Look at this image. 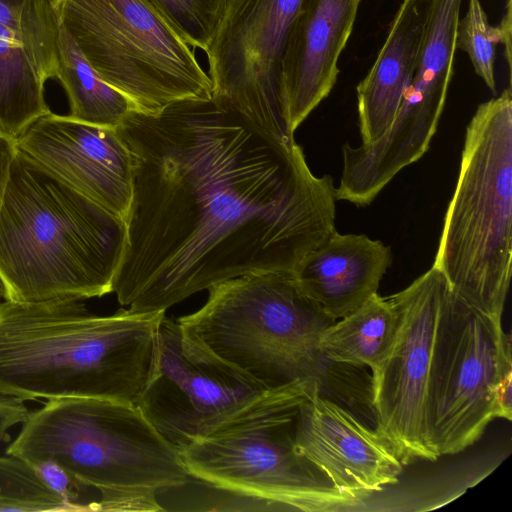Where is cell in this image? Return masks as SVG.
Listing matches in <instances>:
<instances>
[{
	"instance_id": "8992f818",
	"label": "cell",
	"mask_w": 512,
	"mask_h": 512,
	"mask_svg": "<svg viewBox=\"0 0 512 512\" xmlns=\"http://www.w3.org/2000/svg\"><path fill=\"white\" fill-rule=\"evenodd\" d=\"M314 377L264 391L207 436L179 450L189 477L272 509L332 512L359 502L340 494L295 450L301 405Z\"/></svg>"
},
{
	"instance_id": "3957f363",
	"label": "cell",
	"mask_w": 512,
	"mask_h": 512,
	"mask_svg": "<svg viewBox=\"0 0 512 512\" xmlns=\"http://www.w3.org/2000/svg\"><path fill=\"white\" fill-rule=\"evenodd\" d=\"M126 240L122 218L17 148L0 206V276L8 300L112 293Z\"/></svg>"
},
{
	"instance_id": "277c9868",
	"label": "cell",
	"mask_w": 512,
	"mask_h": 512,
	"mask_svg": "<svg viewBox=\"0 0 512 512\" xmlns=\"http://www.w3.org/2000/svg\"><path fill=\"white\" fill-rule=\"evenodd\" d=\"M6 454L32 466L50 462L75 489L96 490L92 511H163L158 493L189 479L178 450L136 405L108 399L48 400Z\"/></svg>"
},
{
	"instance_id": "2e32d148",
	"label": "cell",
	"mask_w": 512,
	"mask_h": 512,
	"mask_svg": "<svg viewBox=\"0 0 512 512\" xmlns=\"http://www.w3.org/2000/svg\"><path fill=\"white\" fill-rule=\"evenodd\" d=\"M361 0H301L281 68V101L294 133L333 89Z\"/></svg>"
},
{
	"instance_id": "ba28073f",
	"label": "cell",
	"mask_w": 512,
	"mask_h": 512,
	"mask_svg": "<svg viewBox=\"0 0 512 512\" xmlns=\"http://www.w3.org/2000/svg\"><path fill=\"white\" fill-rule=\"evenodd\" d=\"M59 25L137 112L212 99L194 49L144 0H51Z\"/></svg>"
},
{
	"instance_id": "d4e9b609",
	"label": "cell",
	"mask_w": 512,
	"mask_h": 512,
	"mask_svg": "<svg viewBox=\"0 0 512 512\" xmlns=\"http://www.w3.org/2000/svg\"><path fill=\"white\" fill-rule=\"evenodd\" d=\"M495 418H512V369L499 378L494 392Z\"/></svg>"
},
{
	"instance_id": "44dd1931",
	"label": "cell",
	"mask_w": 512,
	"mask_h": 512,
	"mask_svg": "<svg viewBox=\"0 0 512 512\" xmlns=\"http://www.w3.org/2000/svg\"><path fill=\"white\" fill-rule=\"evenodd\" d=\"M0 511H77L53 490L35 467L14 456H0Z\"/></svg>"
},
{
	"instance_id": "5b68a950",
	"label": "cell",
	"mask_w": 512,
	"mask_h": 512,
	"mask_svg": "<svg viewBox=\"0 0 512 512\" xmlns=\"http://www.w3.org/2000/svg\"><path fill=\"white\" fill-rule=\"evenodd\" d=\"M512 259V97L480 104L465 135L454 194L432 266L450 289L501 321Z\"/></svg>"
},
{
	"instance_id": "7c38bea8",
	"label": "cell",
	"mask_w": 512,
	"mask_h": 512,
	"mask_svg": "<svg viewBox=\"0 0 512 512\" xmlns=\"http://www.w3.org/2000/svg\"><path fill=\"white\" fill-rule=\"evenodd\" d=\"M444 275L434 266L391 295L399 322L391 349L372 370L371 402L376 431L403 465L435 461L427 441L425 406L434 340L445 294Z\"/></svg>"
},
{
	"instance_id": "4316f807",
	"label": "cell",
	"mask_w": 512,
	"mask_h": 512,
	"mask_svg": "<svg viewBox=\"0 0 512 512\" xmlns=\"http://www.w3.org/2000/svg\"><path fill=\"white\" fill-rule=\"evenodd\" d=\"M502 34V42L506 48V59L508 66H511V0L507 1L506 14L499 25Z\"/></svg>"
},
{
	"instance_id": "7a4b0ae2",
	"label": "cell",
	"mask_w": 512,
	"mask_h": 512,
	"mask_svg": "<svg viewBox=\"0 0 512 512\" xmlns=\"http://www.w3.org/2000/svg\"><path fill=\"white\" fill-rule=\"evenodd\" d=\"M164 313L99 316L72 298L0 302V397L137 405Z\"/></svg>"
},
{
	"instance_id": "4fadbf2b",
	"label": "cell",
	"mask_w": 512,
	"mask_h": 512,
	"mask_svg": "<svg viewBox=\"0 0 512 512\" xmlns=\"http://www.w3.org/2000/svg\"><path fill=\"white\" fill-rule=\"evenodd\" d=\"M17 148L50 173L125 221L134 165L116 128L95 126L52 112L16 139Z\"/></svg>"
},
{
	"instance_id": "52a82bcc",
	"label": "cell",
	"mask_w": 512,
	"mask_h": 512,
	"mask_svg": "<svg viewBox=\"0 0 512 512\" xmlns=\"http://www.w3.org/2000/svg\"><path fill=\"white\" fill-rule=\"evenodd\" d=\"M177 321L190 340L265 390L318 379L320 336L334 322L283 271L218 283L201 308Z\"/></svg>"
},
{
	"instance_id": "7402d4cb",
	"label": "cell",
	"mask_w": 512,
	"mask_h": 512,
	"mask_svg": "<svg viewBox=\"0 0 512 512\" xmlns=\"http://www.w3.org/2000/svg\"><path fill=\"white\" fill-rule=\"evenodd\" d=\"M193 49L206 51L226 0H144Z\"/></svg>"
},
{
	"instance_id": "e0dca14e",
	"label": "cell",
	"mask_w": 512,
	"mask_h": 512,
	"mask_svg": "<svg viewBox=\"0 0 512 512\" xmlns=\"http://www.w3.org/2000/svg\"><path fill=\"white\" fill-rule=\"evenodd\" d=\"M391 264V248L381 241L336 231L301 260L293 275L320 311L336 321L377 293Z\"/></svg>"
},
{
	"instance_id": "6da1fadb",
	"label": "cell",
	"mask_w": 512,
	"mask_h": 512,
	"mask_svg": "<svg viewBox=\"0 0 512 512\" xmlns=\"http://www.w3.org/2000/svg\"><path fill=\"white\" fill-rule=\"evenodd\" d=\"M133 157L127 240L112 293L133 312H166L239 276L293 273L335 228V187L302 148L209 101L116 128Z\"/></svg>"
},
{
	"instance_id": "9a60e30c",
	"label": "cell",
	"mask_w": 512,
	"mask_h": 512,
	"mask_svg": "<svg viewBox=\"0 0 512 512\" xmlns=\"http://www.w3.org/2000/svg\"><path fill=\"white\" fill-rule=\"evenodd\" d=\"M59 22L51 0H0V133L17 139L50 113L44 85L57 78Z\"/></svg>"
},
{
	"instance_id": "83f0119b",
	"label": "cell",
	"mask_w": 512,
	"mask_h": 512,
	"mask_svg": "<svg viewBox=\"0 0 512 512\" xmlns=\"http://www.w3.org/2000/svg\"><path fill=\"white\" fill-rule=\"evenodd\" d=\"M8 300V291L7 287L5 285V282L3 281L2 277L0 276V302Z\"/></svg>"
},
{
	"instance_id": "d6986e66",
	"label": "cell",
	"mask_w": 512,
	"mask_h": 512,
	"mask_svg": "<svg viewBox=\"0 0 512 512\" xmlns=\"http://www.w3.org/2000/svg\"><path fill=\"white\" fill-rule=\"evenodd\" d=\"M398 310L391 297L373 294L359 308L334 321L321 334L324 359L376 368L387 356L398 328Z\"/></svg>"
},
{
	"instance_id": "484cf974",
	"label": "cell",
	"mask_w": 512,
	"mask_h": 512,
	"mask_svg": "<svg viewBox=\"0 0 512 512\" xmlns=\"http://www.w3.org/2000/svg\"><path fill=\"white\" fill-rule=\"evenodd\" d=\"M16 152V140L0 133V206L5 194Z\"/></svg>"
},
{
	"instance_id": "ac0fdd59",
	"label": "cell",
	"mask_w": 512,
	"mask_h": 512,
	"mask_svg": "<svg viewBox=\"0 0 512 512\" xmlns=\"http://www.w3.org/2000/svg\"><path fill=\"white\" fill-rule=\"evenodd\" d=\"M432 0H403L387 38L357 86L362 143H371L391 125L412 80Z\"/></svg>"
},
{
	"instance_id": "603a6c76",
	"label": "cell",
	"mask_w": 512,
	"mask_h": 512,
	"mask_svg": "<svg viewBox=\"0 0 512 512\" xmlns=\"http://www.w3.org/2000/svg\"><path fill=\"white\" fill-rule=\"evenodd\" d=\"M501 42V30L490 25L480 0H469L464 18L457 23L455 46L468 54L476 74L494 93L495 49Z\"/></svg>"
},
{
	"instance_id": "30bf717a",
	"label": "cell",
	"mask_w": 512,
	"mask_h": 512,
	"mask_svg": "<svg viewBox=\"0 0 512 512\" xmlns=\"http://www.w3.org/2000/svg\"><path fill=\"white\" fill-rule=\"evenodd\" d=\"M264 391L190 340L178 321L164 313L156 326L151 367L136 406L179 451L210 434Z\"/></svg>"
},
{
	"instance_id": "8fae6325",
	"label": "cell",
	"mask_w": 512,
	"mask_h": 512,
	"mask_svg": "<svg viewBox=\"0 0 512 512\" xmlns=\"http://www.w3.org/2000/svg\"><path fill=\"white\" fill-rule=\"evenodd\" d=\"M301 0H226L205 51L212 101L294 141L280 91L286 42Z\"/></svg>"
},
{
	"instance_id": "cb8c5ba5",
	"label": "cell",
	"mask_w": 512,
	"mask_h": 512,
	"mask_svg": "<svg viewBox=\"0 0 512 512\" xmlns=\"http://www.w3.org/2000/svg\"><path fill=\"white\" fill-rule=\"evenodd\" d=\"M29 413L23 401L0 397V443L10 439V429L17 424H22Z\"/></svg>"
},
{
	"instance_id": "5bb4252c",
	"label": "cell",
	"mask_w": 512,
	"mask_h": 512,
	"mask_svg": "<svg viewBox=\"0 0 512 512\" xmlns=\"http://www.w3.org/2000/svg\"><path fill=\"white\" fill-rule=\"evenodd\" d=\"M295 450L342 495L359 503L398 483L403 464L386 440L320 389L300 407Z\"/></svg>"
},
{
	"instance_id": "9c48e42d",
	"label": "cell",
	"mask_w": 512,
	"mask_h": 512,
	"mask_svg": "<svg viewBox=\"0 0 512 512\" xmlns=\"http://www.w3.org/2000/svg\"><path fill=\"white\" fill-rule=\"evenodd\" d=\"M512 369L511 339L501 321L448 288L437 326L427 384L429 447L439 457L474 444L495 418L494 392Z\"/></svg>"
},
{
	"instance_id": "ffe728a7",
	"label": "cell",
	"mask_w": 512,
	"mask_h": 512,
	"mask_svg": "<svg viewBox=\"0 0 512 512\" xmlns=\"http://www.w3.org/2000/svg\"><path fill=\"white\" fill-rule=\"evenodd\" d=\"M57 79L69 100L68 116L74 120L117 128L132 111H136L125 95L99 77L61 26Z\"/></svg>"
}]
</instances>
